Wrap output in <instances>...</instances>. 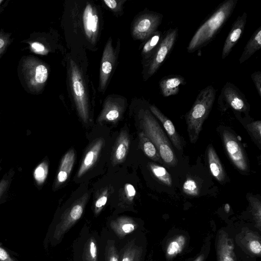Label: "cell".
I'll return each mask as SVG.
<instances>
[{
    "instance_id": "6da1fadb",
    "label": "cell",
    "mask_w": 261,
    "mask_h": 261,
    "mask_svg": "<svg viewBox=\"0 0 261 261\" xmlns=\"http://www.w3.org/2000/svg\"><path fill=\"white\" fill-rule=\"evenodd\" d=\"M238 0H225L196 31L188 46L189 53L201 49L209 43L232 14Z\"/></svg>"
},
{
    "instance_id": "7a4b0ae2",
    "label": "cell",
    "mask_w": 261,
    "mask_h": 261,
    "mask_svg": "<svg viewBox=\"0 0 261 261\" xmlns=\"http://www.w3.org/2000/svg\"><path fill=\"white\" fill-rule=\"evenodd\" d=\"M217 90L208 85L198 94L191 108L185 116L190 142H197L202 125L208 117L215 100Z\"/></svg>"
},
{
    "instance_id": "3957f363",
    "label": "cell",
    "mask_w": 261,
    "mask_h": 261,
    "mask_svg": "<svg viewBox=\"0 0 261 261\" xmlns=\"http://www.w3.org/2000/svg\"><path fill=\"white\" fill-rule=\"evenodd\" d=\"M141 116L143 132L156 147L162 161L170 167L176 166L178 160L173 147L150 110L141 111Z\"/></svg>"
},
{
    "instance_id": "277c9868",
    "label": "cell",
    "mask_w": 261,
    "mask_h": 261,
    "mask_svg": "<svg viewBox=\"0 0 261 261\" xmlns=\"http://www.w3.org/2000/svg\"><path fill=\"white\" fill-rule=\"evenodd\" d=\"M20 73L28 89L38 93L43 89L48 76V69L42 61L35 57H25L21 63Z\"/></svg>"
},
{
    "instance_id": "5b68a950",
    "label": "cell",
    "mask_w": 261,
    "mask_h": 261,
    "mask_svg": "<svg viewBox=\"0 0 261 261\" xmlns=\"http://www.w3.org/2000/svg\"><path fill=\"white\" fill-rule=\"evenodd\" d=\"M69 81L77 113L83 121L87 123L89 118L88 92L82 72L72 59L70 60Z\"/></svg>"
},
{
    "instance_id": "8992f818",
    "label": "cell",
    "mask_w": 261,
    "mask_h": 261,
    "mask_svg": "<svg viewBox=\"0 0 261 261\" xmlns=\"http://www.w3.org/2000/svg\"><path fill=\"white\" fill-rule=\"evenodd\" d=\"M178 32L177 28H170L163 35L158 48L144 65L143 79L145 81L156 73L170 54L176 41Z\"/></svg>"
},
{
    "instance_id": "52a82bcc",
    "label": "cell",
    "mask_w": 261,
    "mask_h": 261,
    "mask_svg": "<svg viewBox=\"0 0 261 261\" xmlns=\"http://www.w3.org/2000/svg\"><path fill=\"white\" fill-rule=\"evenodd\" d=\"M163 18L162 14L146 11L134 20L131 28V33L135 40L144 41L158 31Z\"/></svg>"
},
{
    "instance_id": "ba28073f",
    "label": "cell",
    "mask_w": 261,
    "mask_h": 261,
    "mask_svg": "<svg viewBox=\"0 0 261 261\" xmlns=\"http://www.w3.org/2000/svg\"><path fill=\"white\" fill-rule=\"evenodd\" d=\"M221 109L230 108L238 112L247 113L250 106L244 94L233 84L227 82L222 88L218 100Z\"/></svg>"
},
{
    "instance_id": "9c48e42d",
    "label": "cell",
    "mask_w": 261,
    "mask_h": 261,
    "mask_svg": "<svg viewBox=\"0 0 261 261\" xmlns=\"http://www.w3.org/2000/svg\"><path fill=\"white\" fill-rule=\"evenodd\" d=\"M88 198V193H85L64 212L56 227L54 234L55 241H60L64 235L81 218Z\"/></svg>"
},
{
    "instance_id": "30bf717a",
    "label": "cell",
    "mask_w": 261,
    "mask_h": 261,
    "mask_svg": "<svg viewBox=\"0 0 261 261\" xmlns=\"http://www.w3.org/2000/svg\"><path fill=\"white\" fill-rule=\"evenodd\" d=\"M222 138L225 150L234 166L240 171H248L249 165L245 151L236 136L225 129L222 133Z\"/></svg>"
},
{
    "instance_id": "8fae6325",
    "label": "cell",
    "mask_w": 261,
    "mask_h": 261,
    "mask_svg": "<svg viewBox=\"0 0 261 261\" xmlns=\"http://www.w3.org/2000/svg\"><path fill=\"white\" fill-rule=\"evenodd\" d=\"M116 61V53L112 45L111 38L108 40L104 48L100 63L99 90L105 92Z\"/></svg>"
},
{
    "instance_id": "7c38bea8",
    "label": "cell",
    "mask_w": 261,
    "mask_h": 261,
    "mask_svg": "<svg viewBox=\"0 0 261 261\" xmlns=\"http://www.w3.org/2000/svg\"><path fill=\"white\" fill-rule=\"evenodd\" d=\"M124 108V99L110 95L105 99L98 117L99 122H116L121 118Z\"/></svg>"
},
{
    "instance_id": "4fadbf2b",
    "label": "cell",
    "mask_w": 261,
    "mask_h": 261,
    "mask_svg": "<svg viewBox=\"0 0 261 261\" xmlns=\"http://www.w3.org/2000/svg\"><path fill=\"white\" fill-rule=\"evenodd\" d=\"M83 24L86 36L91 43H95L99 32V20L96 8L88 3L83 11Z\"/></svg>"
},
{
    "instance_id": "5bb4252c",
    "label": "cell",
    "mask_w": 261,
    "mask_h": 261,
    "mask_svg": "<svg viewBox=\"0 0 261 261\" xmlns=\"http://www.w3.org/2000/svg\"><path fill=\"white\" fill-rule=\"evenodd\" d=\"M247 17V13L244 12L241 16H239L233 23L224 43L221 55L222 59H225L229 55L241 37L245 30Z\"/></svg>"
},
{
    "instance_id": "9a60e30c",
    "label": "cell",
    "mask_w": 261,
    "mask_h": 261,
    "mask_svg": "<svg viewBox=\"0 0 261 261\" xmlns=\"http://www.w3.org/2000/svg\"><path fill=\"white\" fill-rule=\"evenodd\" d=\"M149 108L151 113L158 118L163 124L173 145L178 150L182 151V144L181 138L177 133L171 120L166 116L155 105H150Z\"/></svg>"
},
{
    "instance_id": "2e32d148",
    "label": "cell",
    "mask_w": 261,
    "mask_h": 261,
    "mask_svg": "<svg viewBox=\"0 0 261 261\" xmlns=\"http://www.w3.org/2000/svg\"><path fill=\"white\" fill-rule=\"evenodd\" d=\"M104 142L102 138H98L90 146L79 169L77 177H81L94 165L97 160Z\"/></svg>"
},
{
    "instance_id": "e0dca14e",
    "label": "cell",
    "mask_w": 261,
    "mask_h": 261,
    "mask_svg": "<svg viewBox=\"0 0 261 261\" xmlns=\"http://www.w3.org/2000/svg\"><path fill=\"white\" fill-rule=\"evenodd\" d=\"M186 84V81L182 76L170 74L163 77L160 81L159 87L162 95L167 97L177 94L180 87Z\"/></svg>"
},
{
    "instance_id": "ac0fdd59",
    "label": "cell",
    "mask_w": 261,
    "mask_h": 261,
    "mask_svg": "<svg viewBox=\"0 0 261 261\" xmlns=\"http://www.w3.org/2000/svg\"><path fill=\"white\" fill-rule=\"evenodd\" d=\"M129 137L125 130L122 131L117 139L113 148L112 163L116 165L123 162L128 153L129 146Z\"/></svg>"
},
{
    "instance_id": "d6986e66",
    "label": "cell",
    "mask_w": 261,
    "mask_h": 261,
    "mask_svg": "<svg viewBox=\"0 0 261 261\" xmlns=\"http://www.w3.org/2000/svg\"><path fill=\"white\" fill-rule=\"evenodd\" d=\"M75 160V155L73 149L68 150L63 156L55 180V187L60 186L67 180L72 169Z\"/></svg>"
},
{
    "instance_id": "ffe728a7",
    "label": "cell",
    "mask_w": 261,
    "mask_h": 261,
    "mask_svg": "<svg viewBox=\"0 0 261 261\" xmlns=\"http://www.w3.org/2000/svg\"><path fill=\"white\" fill-rule=\"evenodd\" d=\"M207 154L208 163L212 174L219 182H223L226 177L225 172L213 146H209Z\"/></svg>"
},
{
    "instance_id": "44dd1931",
    "label": "cell",
    "mask_w": 261,
    "mask_h": 261,
    "mask_svg": "<svg viewBox=\"0 0 261 261\" xmlns=\"http://www.w3.org/2000/svg\"><path fill=\"white\" fill-rule=\"evenodd\" d=\"M110 226L118 237L122 238L134 231L137 225L132 219L121 217L111 221Z\"/></svg>"
},
{
    "instance_id": "7402d4cb",
    "label": "cell",
    "mask_w": 261,
    "mask_h": 261,
    "mask_svg": "<svg viewBox=\"0 0 261 261\" xmlns=\"http://www.w3.org/2000/svg\"><path fill=\"white\" fill-rule=\"evenodd\" d=\"M261 47V26L253 33L246 44L239 59L240 64L247 61Z\"/></svg>"
},
{
    "instance_id": "603a6c76",
    "label": "cell",
    "mask_w": 261,
    "mask_h": 261,
    "mask_svg": "<svg viewBox=\"0 0 261 261\" xmlns=\"http://www.w3.org/2000/svg\"><path fill=\"white\" fill-rule=\"evenodd\" d=\"M163 35L162 33L158 30L145 41L141 51L144 65L149 60L158 48Z\"/></svg>"
},
{
    "instance_id": "cb8c5ba5",
    "label": "cell",
    "mask_w": 261,
    "mask_h": 261,
    "mask_svg": "<svg viewBox=\"0 0 261 261\" xmlns=\"http://www.w3.org/2000/svg\"><path fill=\"white\" fill-rule=\"evenodd\" d=\"M139 138L140 146L144 154L151 160L162 163V160L156 147L143 132L139 133Z\"/></svg>"
},
{
    "instance_id": "d4e9b609",
    "label": "cell",
    "mask_w": 261,
    "mask_h": 261,
    "mask_svg": "<svg viewBox=\"0 0 261 261\" xmlns=\"http://www.w3.org/2000/svg\"><path fill=\"white\" fill-rule=\"evenodd\" d=\"M148 166L153 175L159 181L168 187L172 186V177L164 167L151 162L148 164Z\"/></svg>"
},
{
    "instance_id": "484cf974",
    "label": "cell",
    "mask_w": 261,
    "mask_h": 261,
    "mask_svg": "<svg viewBox=\"0 0 261 261\" xmlns=\"http://www.w3.org/2000/svg\"><path fill=\"white\" fill-rule=\"evenodd\" d=\"M140 248L133 242L128 243L123 250L121 261H140Z\"/></svg>"
},
{
    "instance_id": "4316f807",
    "label": "cell",
    "mask_w": 261,
    "mask_h": 261,
    "mask_svg": "<svg viewBox=\"0 0 261 261\" xmlns=\"http://www.w3.org/2000/svg\"><path fill=\"white\" fill-rule=\"evenodd\" d=\"M83 261H97V246L93 237L90 238L85 244Z\"/></svg>"
},
{
    "instance_id": "83f0119b",
    "label": "cell",
    "mask_w": 261,
    "mask_h": 261,
    "mask_svg": "<svg viewBox=\"0 0 261 261\" xmlns=\"http://www.w3.org/2000/svg\"><path fill=\"white\" fill-rule=\"evenodd\" d=\"M48 172V165L46 161L40 163L36 168L34 172V178L38 185L45 181Z\"/></svg>"
},
{
    "instance_id": "f1b7e54d",
    "label": "cell",
    "mask_w": 261,
    "mask_h": 261,
    "mask_svg": "<svg viewBox=\"0 0 261 261\" xmlns=\"http://www.w3.org/2000/svg\"><path fill=\"white\" fill-rule=\"evenodd\" d=\"M247 129L258 145L261 144V121L257 120L250 122L247 125Z\"/></svg>"
},
{
    "instance_id": "f546056e",
    "label": "cell",
    "mask_w": 261,
    "mask_h": 261,
    "mask_svg": "<svg viewBox=\"0 0 261 261\" xmlns=\"http://www.w3.org/2000/svg\"><path fill=\"white\" fill-rule=\"evenodd\" d=\"M184 193L189 196H196L199 195V190L197 182L192 178H188L183 184Z\"/></svg>"
},
{
    "instance_id": "4dcf8cb0",
    "label": "cell",
    "mask_w": 261,
    "mask_h": 261,
    "mask_svg": "<svg viewBox=\"0 0 261 261\" xmlns=\"http://www.w3.org/2000/svg\"><path fill=\"white\" fill-rule=\"evenodd\" d=\"M109 195L108 189L103 190L98 195L94 204V212L95 215H98L106 205Z\"/></svg>"
},
{
    "instance_id": "1f68e13d",
    "label": "cell",
    "mask_w": 261,
    "mask_h": 261,
    "mask_svg": "<svg viewBox=\"0 0 261 261\" xmlns=\"http://www.w3.org/2000/svg\"><path fill=\"white\" fill-rule=\"evenodd\" d=\"M106 261H119V255L113 241H109L106 247Z\"/></svg>"
},
{
    "instance_id": "d6a6232c",
    "label": "cell",
    "mask_w": 261,
    "mask_h": 261,
    "mask_svg": "<svg viewBox=\"0 0 261 261\" xmlns=\"http://www.w3.org/2000/svg\"><path fill=\"white\" fill-rule=\"evenodd\" d=\"M184 242L185 238L183 236H179L176 240L171 242L167 249V253L173 255L180 251Z\"/></svg>"
},
{
    "instance_id": "836d02e7",
    "label": "cell",
    "mask_w": 261,
    "mask_h": 261,
    "mask_svg": "<svg viewBox=\"0 0 261 261\" xmlns=\"http://www.w3.org/2000/svg\"><path fill=\"white\" fill-rule=\"evenodd\" d=\"M10 35L0 32V58L4 54L11 42Z\"/></svg>"
},
{
    "instance_id": "e575fe53",
    "label": "cell",
    "mask_w": 261,
    "mask_h": 261,
    "mask_svg": "<svg viewBox=\"0 0 261 261\" xmlns=\"http://www.w3.org/2000/svg\"><path fill=\"white\" fill-rule=\"evenodd\" d=\"M124 193L125 199L127 202H132L136 195V191L133 186L130 184H126L124 187Z\"/></svg>"
},
{
    "instance_id": "d590c367",
    "label": "cell",
    "mask_w": 261,
    "mask_h": 261,
    "mask_svg": "<svg viewBox=\"0 0 261 261\" xmlns=\"http://www.w3.org/2000/svg\"><path fill=\"white\" fill-rule=\"evenodd\" d=\"M31 50L35 53L45 55L48 52L45 46L40 42L34 41L30 43Z\"/></svg>"
},
{
    "instance_id": "8d00e7d4",
    "label": "cell",
    "mask_w": 261,
    "mask_h": 261,
    "mask_svg": "<svg viewBox=\"0 0 261 261\" xmlns=\"http://www.w3.org/2000/svg\"><path fill=\"white\" fill-rule=\"evenodd\" d=\"M125 1L116 0H104L103 2L112 11L119 12L121 9V6Z\"/></svg>"
},
{
    "instance_id": "74e56055",
    "label": "cell",
    "mask_w": 261,
    "mask_h": 261,
    "mask_svg": "<svg viewBox=\"0 0 261 261\" xmlns=\"http://www.w3.org/2000/svg\"><path fill=\"white\" fill-rule=\"evenodd\" d=\"M251 78L259 96L261 97V72L260 71L254 72L251 74Z\"/></svg>"
},
{
    "instance_id": "f35d334b",
    "label": "cell",
    "mask_w": 261,
    "mask_h": 261,
    "mask_svg": "<svg viewBox=\"0 0 261 261\" xmlns=\"http://www.w3.org/2000/svg\"><path fill=\"white\" fill-rule=\"evenodd\" d=\"M250 250L255 254H259L261 251V246L260 243L256 240L252 241L249 245Z\"/></svg>"
},
{
    "instance_id": "ab89813d",
    "label": "cell",
    "mask_w": 261,
    "mask_h": 261,
    "mask_svg": "<svg viewBox=\"0 0 261 261\" xmlns=\"http://www.w3.org/2000/svg\"><path fill=\"white\" fill-rule=\"evenodd\" d=\"M0 261H15L9 253L0 246Z\"/></svg>"
},
{
    "instance_id": "60d3db41",
    "label": "cell",
    "mask_w": 261,
    "mask_h": 261,
    "mask_svg": "<svg viewBox=\"0 0 261 261\" xmlns=\"http://www.w3.org/2000/svg\"><path fill=\"white\" fill-rule=\"evenodd\" d=\"M9 180L6 179H2L0 181V198L6 191L9 184Z\"/></svg>"
},
{
    "instance_id": "b9f144b4",
    "label": "cell",
    "mask_w": 261,
    "mask_h": 261,
    "mask_svg": "<svg viewBox=\"0 0 261 261\" xmlns=\"http://www.w3.org/2000/svg\"><path fill=\"white\" fill-rule=\"evenodd\" d=\"M222 261H234V260L231 257L227 256L224 258Z\"/></svg>"
},
{
    "instance_id": "7bdbcfd3",
    "label": "cell",
    "mask_w": 261,
    "mask_h": 261,
    "mask_svg": "<svg viewBox=\"0 0 261 261\" xmlns=\"http://www.w3.org/2000/svg\"><path fill=\"white\" fill-rule=\"evenodd\" d=\"M225 210L227 212H228L229 210V206L227 204H226L225 206Z\"/></svg>"
},
{
    "instance_id": "ee69618b",
    "label": "cell",
    "mask_w": 261,
    "mask_h": 261,
    "mask_svg": "<svg viewBox=\"0 0 261 261\" xmlns=\"http://www.w3.org/2000/svg\"><path fill=\"white\" fill-rule=\"evenodd\" d=\"M3 2V0H0V5L1 4V3Z\"/></svg>"
},
{
    "instance_id": "f6af8a7d",
    "label": "cell",
    "mask_w": 261,
    "mask_h": 261,
    "mask_svg": "<svg viewBox=\"0 0 261 261\" xmlns=\"http://www.w3.org/2000/svg\"><path fill=\"white\" fill-rule=\"evenodd\" d=\"M0 12H1V11H0Z\"/></svg>"
}]
</instances>
